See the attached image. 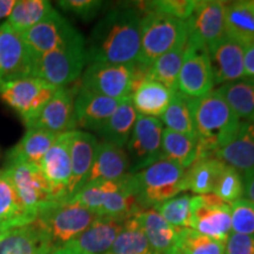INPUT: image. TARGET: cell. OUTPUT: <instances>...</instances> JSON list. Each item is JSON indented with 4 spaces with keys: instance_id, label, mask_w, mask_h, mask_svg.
<instances>
[{
    "instance_id": "6da1fadb",
    "label": "cell",
    "mask_w": 254,
    "mask_h": 254,
    "mask_svg": "<svg viewBox=\"0 0 254 254\" xmlns=\"http://www.w3.org/2000/svg\"><path fill=\"white\" fill-rule=\"evenodd\" d=\"M141 17L138 5L119 6L107 12L95 24L85 45L87 65L138 62Z\"/></svg>"
},
{
    "instance_id": "7a4b0ae2",
    "label": "cell",
    "mask_w": 254,
    "mask_h": 254,
    "mask_svg": "<svg viewBox=\"0 0 254 254\" xmlns=\"http://www.w3.org/2000/svg\"><path fill=\"white\" fill-rule=\"evenodd\" d=\"M199 155H214L233 140L241 122L217 90L190 98Z\"/></svg>"
},
{
    "instance_id": "3957f363",
    "label": "cell",
    "mask_w": 254,
    "mask_h": 254,
    "mask_svg": "<svg viewBox=\"0 0 254 254\" xmlns=\"http://www.w3.org/2000/svg\"><path fill=\"white\" fill-rule=\"evenodd\" d=\"M184 176L185 168L161 159L139 172L129 174L128 184L139 207L145 211L185 192Z\"/></svg>"
},
{
    "instance_id": "277c9868",
    "label": "cell",
    "mask_w": 254,
    "mask_h": 254,
    "mask_svg": "<svg viewBox=\"0 0 254 254\" xmlns=\"http://www.w3.org/2000/svg\"><path fill=\"white\" fill-rule=\"evenodd\" d=\"M97 217L78 201L68 199L46 206L37 214L36 219L49 236L55 252L80 236Z\"/></svg>"
},
{
    "instance_id": "5b68a950",
    "label": "cell",
    "mask_w": 254,
    "mask_h": 254,
    "mask_svg": "<svg viewBox=\"0 0 254 254\" xmlns=\"http://www.w3.org/2000/svg\"><path fill=\"white\" fill-rule=\"evenodd\" d=\"M186 40V21L158 12H144L140 23V55L136 63L148 67L155 59Z\"/></svg>"
},
{
    "instance_id": "8992f818",
    "label": "cell",
    "mask_w": 254,
    "mask_h": 254,
    "mask_svg": "<svg viewBox=\"0 0 254 254\" xmlns=\"http://www.w3.org/2000/svg\"><path fill=\"white\" fill-rule=\"evenodd\" d=\"M86 65L85 45L47 53L32 52V77L39 78L56 87H65L77 81Z\"/></svg>"
},
{
    "instance_id": "52a82bcc",
    "label": "cell",
    "mask_w": 254,
    "mask_h": 254,
    "mask_svg": "<svg viewBox=\"0 0 254 254\" xmlns=\"http://www.w3.org/2000/svg\"><path fill=\"white\" fill-rule=\"evenodd\" d=\"M134 68L135 63L90 64L82 72L80 88L111 99L123 100L131 97L134 85Z\"/></svg>"
},
{
    "instance_id": "ba28073f",
    "label": "cell",
    "mask_w": 254,
    "mask_h": 254,
    "mask_svg": "<svg viewBox=\"0 0 254 254\" xmlns=\"http://www.w3.org/2000/svg\"><path fill=\"white\" fill-rule=\"evenodd\" d=\"M33 53H47L72 46L86 45L85 38L56 8L41 23L21 34Z\"/></svg>"
},
{
    "instance_id": "9c48e42d",
    "label": "cell",
    "mask_w": 254,
    "mask_h": 254,
    "mask_svg": "<svg viewBox=\"0 0 254 254\" xmlns=\"http://www.w3.org/2000/svg\"><path fill=\"white\" fill-rule=\"evenodd\" d=\"M58 88L39 78L27 77L0 84V97L26 123L43 110Z\"/></svg>"
},
{
    "instance_id": "30bf717a",
    "label": "cell",
    "mask_w": 254,
    "mask_h": 254,
    "mask_svg": "<svg viewBox=\"0 0 254 254\" xmlns=\"http://www.w3.org/2000/svg\"><path fill=\"white\" fill-rule=\"evenodd\" d=\"M163 133L164 125L160 119L138 114L125 146L129 160V174H134L161 160Z\"/></svg>"
},
{
    "instance_id": "8fae6325",
    "label": "cell",
    "mask_w": 254,
    "mask_h": 254,
    "mask_svg": "<svg viewBox=\"0 0 254 254\" xmlns=\"http://www.w3.org/2000/svg\"><path fill=\"white\" fill-rule=\"evenodd\" d=\"M214 86L207 47L187 38L177 91L190 98H200L213 91Z\"/></svg>"
},
{
    "instance_id": "7c38bea8",
    "label": "cell",
    "mask_w": 254,
    "mask_h": 254,
    "mask_svg": "<svg viewBox=\"0 0 254 254\" xmlns=\"http://www.w3.org/2000/svg\"><path fill=\"white\" fill-rule=\"evenodd\" d=\"M4 170L13 184L21 204L36 218L41 209L57 202L39 166L15 164L5 166Z\"/></svg>"
},
{
    "instance_id": "4fadbf2b",
    "label": "cell",
    "mask_w": 254,
    "mask_h": 254,
    "mask_svg": "<svg viewBox=\"0 0 254 254\" xmlns=\"http://www.w3.org/2000/svg\"><path fill=\"white\" fill-rule=\"evenodd\" d=\"M192 228L213 239L226 241L231 234V206L213 193L192 195Z\"/></svg>"
},
{
    "instance_id": "5bb4252c",
    "label": "cell",
    "mask_w": 254,
    "mask_h": 254,
    "mask_svg": "<svg viewBox=\"0 0 254 254\" xmlns=\"http://www.w3.org/2000/svg\"><path fill=\"white\" fill-rule=\"evenodd\" d=\"M226 1L196 0L195 7L186 20L187 38L207 47L214 45L225 36Z\"/></svg>"
},
{
    "instance_id": "9a60e30c",
    "label": "cell",
    "mask_w": 254,
    "mask_h": 254,
    "mask_svg": "<svg viewBox=\"0 0 254 254\" xmlns=\"http://www.w3.org/2000/svg\"><path fill=\"white\" fill-rule=\"evenodd\" d=\"M32 77V52L20 34L0 25V84Z\"/></svg>"
},
{
    "instance_id": "2e32d148",
    "label": "cell",
    "mask_w": 254,
    "mask_h": 254,
    "mask_svg": "<svg viewBox=\"0 0 254 254\" xmlns=\"http://www.w3.org/2000/svg\"><path fill=\"white\" fill-rule=\"evenodd\" d=\"M77 92L68 86L59 87L43 110L25 123L27 129H44L58 134L74 131V99Z\"/></svg>"
},
{
    "instance_id": "e0dca14e",
    "label": "cell",
    "mask_w": 254,
    "mask_h": 254,
    "mask_svg": "<svg viewBox=\"0 0 254 254\" xmlns=\"http://www.w3.org/2000/svg\"><path fill=\"white\" fill-rule=\"evenodd\" d=\"M69 132L59 134L39 165L40 171L50 184L56 201L68 200V186L72 176Z\"/></svg>"
},
{
    "instance_id": "ac0fdd59",
    "label": "cell",
    "mask_w": 254,
    "mask_h": 254,
    "mask_svg": "<svg viewBox=\"0 0 254 254\" xmlns=\"http://www.w3.org/2000/svg\"><path fill=\"white\" fill-rule=\"evenodd\" d=\"M208 51L214 84L224 85L245 78L244 55L245 46L225 34Z\"/></svg>"
},
{
    "instance_id": "d6986e66",
    "label": "cell",
    "mask_w": 254,
    "mask_h": 254,
    "mask_svg": "<svg viewBox=\"0 0 254 254\" xmlns=\"http://www.w3.org/2000/svg\"><path fill=\"white\" fill-rule=\"evenodd\" d=\"M120 101L79 87L74 99L75 129L97 132L112 116Z\"/></svg>"
},
{
    "instance_id": "ffe728a7",
    "label": "cell",
    "mask_w": 254,
    "mask_h": 254,
    "mask_svg": "<svg viewBox=\"0 0 254 254\" xmlns=\"http://www.w3.org/2000/svg\"><path fill=\"white\" fill-rule=\"evenodd\" d=\"M99 141L90 132L74 129L69 132V155H71V182L68 199H71L86 183L93 165Z\"/></svg>"
},
{
    "instance_id": "44dd1931",
    "label": "cell",
    "mask_w": 254,
    "mask_h": 254,
    "mask_svg": "<svg viewBox=\"0 0 254 254\" xmlns=\"http://www.w3.org/2000/svg\"><path fill=\"white\" fill-rule=\"evenodd\" d=\"M49 236L37 219L8 230L0 239V254H51Z\"/></svg>"
},
{
    "instance_id": "7402d4cb",
    "label": "cell",
    "mask_w": 254,
    "mask_h": 254,
    "mask_svg": "<svg viewBox=\"0 0 254 254\" xmlns=\"http://www.w3.org/2000/svg\"><path fill=\"white\" fill-rule=\"evenodd\" d=\"M129 174V160L124 147L100 141L86 183L122 182Z\"/></svg>"
},
{
    "instance_id": "603a6c76",
    "label": "cell",
    "mask_w": 254,
    "mask_h": 254,
    "mask_svg": "<svg viewBox=\"0 0 254 254\" xmlns=\"http://www.w3.org/2000/svg\"><path fill=\"white\" fill-rule=\"evenodd\" d=\"M125 220L110 217H97L68 247L88 254H106L122 231Z\"/></svg>"
},
{
    "instance_id": "cb8c5ba5",
    "label": "cell",
    "mask_w": 254,
    "mask_h": 254,
    "mask_svg": "<svg viewBox=\"0 0 254 254\" xmlns=\"http://www.w3.org/2000/svg\"><path fill=\"white\" fill-rule=\"evenodd\" d=\"M59 134L44 129H27L21 140L6 154V166L27 164L39 166L44 155L52 147Z\"/></svg>"
},
{
    "instance_id": "d4e9b609",
    "label": "cell",
    "mask_w": 254,
    "mask_h": 254,
    "mask_svg": "<svg viewBox=\"0 0 254 254\" xmlns=\"http://www.w3.org/2000/svg\"><path fill=\"white\" fill-rule=\"evenodd\" d=\"M174 92L153 79L145 78L133 87L129 98L136 113L158 118L166 111Z\"/></svg>"
},
{
    "instance_id": "484cf974",
    "label": "cell",
    "mask_w": 254,
    "mask_h": 254,
    "mask_svg": "<svg viewBox=\"0 0 254 254\" xmlns=\"http://www.w3.org/2000/svg\"><path fill=\"white\" fill-rule=\"evenodd\" d=\"M239 172L254 170V123L241 122L237 135L214 154Z\"/></svg>"
},
{
    "instance_id": "4316f807",
    "label": "cell",
    "mask_w": 254,
    "mask_h": 254,
    "mask_svg": "<svg viewBox=\"0 0 254 254\" xmlns=\"http://www.w3.org/2000/svg\"><path fill=\"white\" fill-rule=\"evenodd\" d=\"M136 215L154 253L173 254L177 252L179 228L168 224L154 208L145 209Z\"/></svg>"
},
{
    "instance_id": "83f0119b",
    "label": "cell",
    "mask_w": 254,
    "mask_h": 254,
    "mask_svg": "<svg viewBox=\"0 0 254 254\" xmlns=\"http://www.w3.org/2000/svg\"><path fill=\"white\" fill-rule=\"evenodd\" d=\"M226 163L215 155H199L194 163L185 170L184 186L185 192L194 193V195L208 194L213 192L219 174Z\"/></svg>"
},
{
    "instance_id": "f1b7e54d",
    "label": "cell",
    "mask_w": 254,
    "mask_h": 254,
    "mask_svg": "<svg viewBox=\"0 0 254 254\" xmlns=\"http://www.w3.org/2000/svg\"><path fill=\"white\" fill-rule=\"evenodd\" d=\"M225 33L245 47L254 43V0L226 2Z\"/></svg>"
},
{
    "instance_id": "f546056e",
    "label": "cell",
    "mask_w": 254,
    "mask_h": 254,
    "mask_svg": "<svg viewBox=\"0 0 254 254\" xmlns=\"http://www.w3.org/2000/svg\"><path fill=\"white\" fill-rule=\"evenodd\" d=\"M138 113L133 107L131 98H125L120 101L112 116L98 129V135L103 141L124 147L128 141L133 127L135 125Z\"/></svg>"
},
{
    "instance_id": "4dcf8cb0",
    "label": "cell",
    "mask_w": 254,
    "mask_h": 254,
    "mask_svg": "<svg viewBox=\"0 0 254 254\" xmlns=\"http://www.w3.org/2000/svg\"><path fill=\"white\" fill-rule=\"evenodd\" d=\"M36 219L17 194L13 184L5 170H0V227L5 230L24 226Z\"/></svg>"
},
{
    "instance_id": "1f68e13d",
    "label": "cell",
    "mask_w": 254,
    "mask_h": 254,
    "mask_svg": "<svg viewBox=\"0 0 254 254\" xmlns=\"http://www.w3.org/2000/svg\"><path fill=\"white\" fill-rule=\"evenodd\" d=\"M217 91L240 122L254 123V80L243 78L226 82Z\"/></svg>"
},
{
    "instance_id": "d6a6232c",
    "label": "cell",
    "mask_w": 254,
    "mask_h": 254,
    "mask_svg": "<svg viewBox=\"0 0 254 254\" xmlns=\"http://www.w3.org/2000/svg\"><path fill=\"white\" fill-rule=\"evenodd\" d=\"M198 157V139L164 128L161 159L189 168Z\"/></svg>"
},
{
    "instance_id": "836d02e7",
    "label": "cell",
    "mask_w": 254,
    "mask_h": 254,
    "mask_svg": "<svg viewBox=\"0 0 254 254\" xmlns=\"http://www.w3.org/2000/svg\"><path fill=\"white\" fill-rule=\"evenodd\" d=\"M53 8L55 7L47 0H19L15 2L6 23L21 36L41 23Z\"/></svg>"
},
{
    "instance_id": "e575fe53",
    "label": "cell",
    "mask_w": 254,
    "mask_h": 254,
    "mask_svg": "<svg viewBox=\"0 0 254 254\" xmlns=\"http://www.w3.org/2000/svg\"><path fill=\"white\" fill-rule=\"evenodd\" d=\"M138 215L125 220L122 231L106 254H153Z\"/></svg>"
},
{
    "instance_id": "d590c367",
    "label": "cell",
    "mask_w": 254,
    "mask_h": 254,
    "mask_svg": "<svg viewBox=\"0 0 254 254\" xmlns=\"http://www.w3.org/2000/svg\"><path fill=\"white\" fill-rule=\"evenodd\" d=\"M186 41L155 59L153 64L147 67V77L165 85L170 90L177 91L178 78L183 65Z\"/></svg>"
},
{
    "instance_id": "8d00e7d4",
    "label": "cell",
    "mask_w": 254,
    "mask_h": 254,
    "mask_svg": "<svg viewBox=\"0 0 254 254\" xmlns=\"http://www.w3.org/2000/svg\"><path fill=\"white\" fill-rule=\"evenodd\" d=\"M163 125L171 131L196 138L194 124H193L192 111H190V97L182 92H174L172 100L167 109L160 117Z\"/></svg>"
},
{
    "instance_id": "74e56055",
    "label": "cell",
    "mask_w": 254,
    "mask_h": 254,
    "mask_svg": "<svg viewBox=\"0 0 254 254\" xmlns=\"http://www.w3.org/2000/svg\"><path fill=\"white\" fill-rule=\"evenodd\" d=\"M177 252L179 254H225V241L204 236L193 228H179Z\"/></svg>"
},
{
    "instance_id": "f35d334b",
    "label": "cell",
    "mask_w": 254,
    "mask_h": 254,
    "mask_svg": "<svg viewBox=\"0 0 254 254\" xmlns=\"http://www.w3.org/2000/svg\"><path fill=\"white\" fill-rule=\"evenodd\" d=\"M154 209L168 224L177 228H192V195L184 193L167 200Z\"/></svg>"
},
{
    "instance_id": "ab89813d",
    "label": "cell",
    "mask_w": 254,
    "mask_h": 254,
    "mask_svg": "<svg viewBox=\"0 0 254 254\" xmlns=\"http://www.w3.org/2000/svg\"><path fill=\"white\" fill-rule=\"evenodd\" d=\"M120 185V182H94L84 185L71 199L90 209L94 214H99L105 198Z\"/></svg>"
},
{
    "instance_id": "60d3db41",
    "label": "cell",
    "mask_w": 254,
    "mask_h": 254,
    "mask_svg": "<svg viewBox=\"0 0 254 254\" xmlns=\"http://www.w3.org/2000/svg\"><path fill=\"white\" fill-rule=\"evenodd\" d=\"M213 194L218 198L224 200L225 202L236 201V200L243 198L244 195V180L241 174L237 168L225 165L221 173L219 174L217 183L213 189Z\"/></svg>"
},
{
    "instance_id": "b9f144b4",
    "label": "cell",
    "mask_w": 254,
    "mask_h": 254,
    "mask_svg": "<svg viewBox=\"0 0 254 254\" xmlns=\"http://www.w3.org/2000/svg\"><path fill=\"white\" fill-rule=\"evenodd\" d=\"M232 232L244 236H254V202L240 198L231 202Z\"/></svg>"
},
{
    "instance_id": "7bdbcfd3",
    "label": "cell",
    "mask_w": 254,
    "mask_h": 254,
    "mask_svg": "<svg viewBox=\"0 0 254 254\" xmlns=\"http://www.w3.org/2000/svg\"><path fill=\"white\" fill-rule=\"evenodd\" d=\"M196 0H154L138 5L141 12L153 11L186 21L195 7Z\"/></svg>"
},
{
    "instance_id": "ee69618b",
    "label": "cell",
    "mask_w": 254,
    "mask_h": 254,
    "mask_svg": "<svg viewBox=\"0 0 254 254\" xmlns=\"http://www.w3.org/2000/svg\"><path fill=\"white\" fill-rule=\"evenodd\" d=\"M60 8L65 12L74 14L82 20H91L104 7V1L100 0H62L58 1Z\"/></svg>"
},
{
    "instance_id": "f6af8a7d",
    "label": "cell",
    "mask_w": 254,
    "mask_h": 254,
    "mask_svg": "<svg viewBox=\"0 0 254 254\" xmlns=\"http://www.w3.org/2000/svg\"><path fill=\"white\" fill-rule=\"evenodd\" d=\"M225 254H254V236L231 232L225 241Z\"/></svg>"
},
{
    "instance_id": "bcb514c9",
    "label": "cell",
    "mask_w": 254,
    "mask_h": 254,
    "mask_svg": "<svg viewBox=\"0 0 254 254\" xmlns=\"http://www.w3.org/2000/svg\"><path fill=\"white\" fill-rule=\"evenodd\" d=\"M244 68H245V78L254 80V43L245 47Z\"/></svg>"
},
{
    "instance_id": "7dc6e473",
    "label": "cell",
    "mask_w": 254,
    "mask_h": 254,
    "mask_svg": "<svg viewBox=\"0 0 254 254\" xmlns=\"http://www.w3.org/2000/svg\"><path fill=\"white\" fill-rule=\"evenodd\" d=\"M244 195L246 199L254 202V170L243 174Z\"/></svg>"
},
{
    "instance_id": "c3c4849f",
    "label": "cell",
    "mask_w": 254,
    "mask_h": 254,
    "mask_svg": "<svg viewBox=\"0 0 254 254\" xmlns=\"http://www.w3.org/2000/svg\"><path fill=\"white\" fill-rule=\"evenodd\" d=\"M17 0H0V20L8 18Z\"/></svg>"
},
{
    "instance_id": "681fc988",
    "label": "cell",
    "mask_w": 254,
    "mask_h": 254,
    "mask_svg": "<svg viewBox=\"0 0 254 254\" xmlns=\"http://www.w3.org/2000/svg\"><path fill=\"white\" fill-rule=\"evenodd\" d=\"M51 254H88V253L81 252V251H79V250H75V249H72V247L65 246V247H63V249L55 251V252L51 253Z\"/></svg>"
},
{
    "instance_id": "f907efd6",
    "label": "cell",
    "mask_w": 254,
    "mask_h": 254,
    "mask_svg": "<svg viewBox=\"0 0 254 254\" xmlns=\"http://www.w3.org/2000/svg\"><path fill=\"white\" fill-rule=\"evenodd\" d=\"M6 232H7V230H5V228L0 227V239H1V238L5 236V233H6Z\"/></svg>"
},
{
    "instance_id": "816d5d0a",
    "label": "cell",
    "mask_w": 254,
    "mask_h": 254,
    "mask_svg": "<svg viewBox=\"0 0 254 254\" xmlns=\"http://www.w3.org/2000/svg\"><path fill=\"white\" fill-rule=\"evenodd\" d=\"M173 254H179V253H178V252H176V253H173Z\"/></svg>"
},
{
    "instance_id": "f5cc1de1",
    "label": "cell",
    "mask_w": 254,
    "mask_h": 254,
    "mask_svg": "<svg viewBox=\"0 0 254 254\" xmlns=\"http://www.w3.org/2000/svg\"><path fill=\"white\" fill-rule=\"evenodd\" d=\"M153 254H159V253H153Z\"/></svg>"
}]
</instances>
